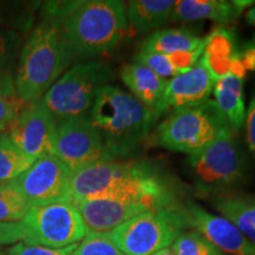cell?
Segmentation results:
<instances>
[{
	"label": "cell",
	"mask_w": 255,
	"mask_h": 255,
	"mask_svg": "<svg viewBox=\"0 0 255 255\" xmlns=\"http://www.w3.org/2000/svg\"><path fill=\"white\" fill-rule=\"evenodd\" d=\"M116 197H151L175 201L171 184L150 162L108 159L72 174V203L81 200Z\"/></svg>",
	"instance_id": "1"
},
{
	"label": "cell",
	"mask_w": 255,
	"mask_h": 255,
	"mask_svg": "<svg viewBox=\"0 0 255 255\" xmlns=\"http://www.w3.org/2000/svg\"><path fill=\"white\" fill-rule=\"evenodd\" d=\"M90 119L100 130L105 148L114 159L135 154L157 121L151 108L114 85L104 87L98 92L91 107Z\"/></svg>",
	"instance_id": "2"
},
{
	"label": "cell",
	"mask_w": 255,
	"mask_h": 255,
	"mask_svg": "<svg viewBox=\"0 0 255 255\" xmlns=\"http://www.w3.org/2000/svg\"><path fill=\"white\" fill-rule=\"evenodd\" d=\"M59 21L43 19L21 47L15 96L25 103L40 100L72 60Z\"/></svg>",
	"instance_id": "3"
},
{
	"label": "cell",
	"mask_w": 255,
	"mask_h": 255,
	"mask_svg": "<svg viewBox=\"0 0 255 255\" xmlns=\"http://www.w3.org/2000/svg\"><path fill=\"white\" fill-rule=\"evenodd\" d=\"M60 26L73 58H92L109 52L129 30L126 5L120 0L77 1Z\"/></svg>",
	"instance_id": "4"
},
{
	"label": "cell",
	"mask_w": 255,
	"mask_h": 255,
	"mask_svg": "<svg viewBox=\"0 0 255 255\" xmlns=\"http://www.w3.org/2000/svg\"><path fill=\"white\" fill-rule=\"evenodd\" d=\"M114 69L103 62L79 63L60 76L41 97L56 122L84 116L101 89L114 81Z\"/></svg>",
	"instance_id": "5"
},
{
	"label": "cell",
	"mask_w": 255,
	"mask_h": 255,
	"mask_svg": "<svg viewBox=\"0 0 255 255\" xmlns=\"http://www.w3.org/2000/svg\"><path fill=\"white\" fill-rule=\"evenodd\" d=\"M191 180L200 194H215L239 186L246 176L247 159L231 127L205 150L187 161Z\"/></svg>",
	"instance_id": "6"
},
{
	"label": "cell",
	"mask_w": 255,
	"mask_h": 255,
	"mask_svg": "<svg viewBox=\"0 0 255 255\" xmlns=\"http://www.w3.org/2000/svg\"><path fill=\"white\" fill-rule=\"evenodd\" d=\"M229 124L214 101L174 111L156 129L162 148L194 156L212 144Z\"/></svg>",
	"instance_id": "7"
},
{
	"label": "cell",
	"mask_w": 255,
	"mask_h": 255,
	"mask_svg": "<svg viewBox=\"0 0 255 255\" xmlns=\"http://www.w3.org/2000/svg\"><path fill=\"white\" fill-rule=\"evenodd\" d=\"M186 227L182 206L176 203L142 213L108 234L124 255H151L170 247Z\"/></svg>",
	"instance_id": "8"
},
{
	"label": "cell",
	"mask_w": 255,
	"mask_h": 255,
	"mask_svg": "<svg viewBox=\"0 0 255 255\" xmlns=\"http://www.w3.org/2000/svg\"><path fill=\"white\" fill-rule=\"evenodd\" d=\"M20 222L24 244L62 250L77 245L87 228L72 202H55L31 207Z\"/></svg>",
	"instance_id": "9"
},
{
	"label": "cell",
	"mask_w": 255,
	"mask_h": 255,
	"mask_svg": "<svg viewBox=\"0 0 255 255\" xmlns=\"http://www.w3.org/2000/svg\"><path fill=\"white\" fill-rule=\"evenodd\" d=\"M55 156L72 174L97 162L114 159L88 115L57 122Z\"/></svg>",
	"instance_id": "10"
},
{
	"label": "cell",
	"mask_w": 255,
	"mask_h": 255,
	"mask_svg": "<svg viewBox=\"0 0 255 255\" xmlns=\"http://www.w3.org/2000/svg\"><path fill=\"white\" fill-rule=\"evenodd\" d=\"M72 173L55 155L36 159L9 184L20 194L28 207L55 202H71Z\"/></svg>",
	"instance_id": "11"
},
{
	"label": "cell",
	"mask_w": 255,
	"mask_h": 255,
	"mask_svg": "<svg viewBox=\"0 0 255 255\" xmlns=\"http://www.w3.org/2000/svg\"><path fill=\"white\" fill-rule=\"evenodd\" d=\"M82 216L88 233L108 234L130 219L176 205L175 201L151 197H116V199H89L73 202Z\"/></svg>",
	"instance_id": "12"
},
{
	"label": "cell",
	"mask_w": 255,
	"mask_h": 255,
	"mask_svg": "<svg viewBox=\"0 0 255 255\" xmlns=\"http://www.w3.org/2000/svg\"><path fill=\"white\" fill-rule=\"evenodd\" d=\"M57 122L43 101L27 103L9 126V138L33 161L55 155Z\"/></svg>",
	"instance_id": "13"
},
{
	"label": "cell",
	"mask_w": 255,
	"mask_h": 255,
	"mask_svg": "<svg viewBox=\"0 0 255 255\" xmlns=\"http://www.w3.org/2000/svg\"><path fill=\"white\" fill-rule=\"evenodd\" d=\"M215 84V77L202 57L189 71L169 79L164 94L155 108L156 117L169 111L197 107L209 101Z\"/></svg>",
	"instance_id": "14"
},
{
	"label": "cell",
	"mask_w": 255,
	"mask_h": 255,
	"mask_svg": "<svg viewBox=\"0 0 255 255\" xmlns=\"http://www.w3.org/2000/svg\"><path fill=\"white\" fill-rule=\"evenodd\" d=\"M182 212L187 227H193L221 252L232 255H255V244L229 220L210 214L193 202L182 206Z\"/></svg>",
	"instance_id": "15"
},
{
	"label": "cell",
	"mask_w": 255,
	"mask_h": 255,
	"mask_svg": "<svg viewBox=\"0 0 255 255\" xmlns=\"http://www.w3.org/2000/svg\"><path fill=\"white\" fill-rule=\"evenodd\" d=\"M252 1H226V0H182L175 2L169 20L174 23H188L196 20H210L218 23H232Z\"/></svg>",
	"instance_id": "16"
},
{
	"label": "cell",
	"mask_w": 255,
	"mask_h": 255,
	"mask_svg": "<svg viewBox=\"0 0 255 255\" xmlns=\"http://www.w3.org/2000/svg\"><path fill=\"white\" fill-rule=\"evenodd\" d=\"M120 77L133 97L152 110L157 107L168 84L167 79L137 62L122 66Z\"/></svg>",
	"instance_id": "17"
},
{
	"label": "cell",
	"mask_w": 255,
	"mask_h": 255,
	"mask_svg": "<svg viewBox=\"0 0 255 255\" xmlns=\"http://www.w3.org/2000/svg\"><path fill=\"white\" fill-rule=\"evenodd\" d=\"M215 104L227 120L229 127L239 132L246 120L244 102V78L234 73H225L215 79Z\"/></svg>",
	"instance_id": "18"
},
{
	"label": "cell",
	"mask_w": 255,
	"mask_h": 255,
	"mask_svg": "<svg viewBox=\"0 0 255 255\" xmlns=\"http://www.w3.org/2000/svg\"><path fill=\"white\" fill-rule=\"evenodd\" d=\"M208 44L207 38L197 37L191 31L183 28H168L156 31L141 44V52H154L174 55L205 51Z\"/></svg>",
	"instance_id": "19"
},
{
	"label": "cell",
	"mask_w": 255,
	"mask_h": 255,
	"mask_svg": "<svg viewBox=\"0 0 255 255\" xmlns=\"http://www.w3.org/2000/svg\"><path fill=\"white\" fill-rule=\"evenodd\" d=\"M173 0H132L127 8L128 28L133 33L155 30L170 19Z\"/></svg>",
	"instance_id": "20"
},
{
	"label": "cell",
	"mask_w": 255,
	"mask_h": 255,
	"mask_svg": "<svg viewBox=\"0 0 255 255\" xmlns=\"http://www.w3.org/2000/svg\"><path fill=\"white\" fill-rule=\"evenodd\" d=\"M20 52V34L12 28H0V97L15 96V75Z\"/></svg>",
	"instance_id": "21"
},
{
	"label": "cell",
	"mask_w": 255,
	"mask_h": 255,
	"mask_svg": "<svg viewBox=\"0 0 255 255\" xmlns=\"http://www.w3.org/2000/svg\"><path fill=\"white\" fill-rule=\"evenodd\" d=\"M203 52L205 51L165 55V53L141 52L139 51L135 57V62L146 66L157 73L158 76H161L162 78L169 81V78L171 79L193 69L201 59Z\"/></svg>",
	"instance_id": "22"
},
{
	"label": "cell",
	"mask_w": 255,
	"mask_h": 255,
	"mask_svg": "<svg viewBox=\"0 0 255 255\" xmlns=\"http://www.w3.org/2000/svg\"><path fill=\"white\" fill-rule=\"evenodd\" d=\"M216 209L233 225L255 244V206L246 197L225 196L214 201Z\"/></svg>",
	"instance_id": "23"
},
{
	"label": "cell",
	"mask_w": 255,
	"mask_h": 255,
	"mask_svg": "<svg viewBox=\"0 0 255 255\" xmlns=\"http://www.w3.org/2000/svg\"><path fill=\"white\" fill-rule=\"evenodd\" d=\"M33 162L11 141L8 135H0V183L14 180Z\"/></svg>",
	"instance_id": "24"
},
{
	"label": "cell",
	"mask_w": 255,
	"mask_h": 255,
	"mask_svg": "<svg viewBox=\"0 0 255 255\" xmlns=\"http://www.w3.org/2000/svg\"><path fill=\"white\" fill-rule=\"evenodd\" d=\"M28 209L30 207L9 182L0 183V222L21 221Z\"/></svg>",
	"instance_id": "25"
},
{
	"label": "cell",
	"mask_w": 255,
	"mask_h": 255,
	"mask_svg": "<svg viewBox=\"0 0 255 255\" xmlns=\"http://www.w3.org/2000/svg\"><path fill=\"white\" fill-rule=\"evenodd\" d=\"M170 248L175 255H223L218 247L197 232L182 233Z\"/></svg>",
	"instance_id": "26"
},
{
	"label": "cell",
	"mask_w": 255,
	"mask_h": 255,
	"mask_svg": "<svg viewBox=\"0 0 255 255\" xmlns=\"http://www.w3.org/2000/svg\"><path fill=\"white\" fill-rule=\"evenodd\" d=\"M71 255H124L111 241L109 234L87 233L85 238L75 245Z\"/></svg>",
	"instance_id": "27"
},
{
	"label": "cell",
	"mask_w": 255,
	"mask_h": 255,
	"mask_svg": "<svg viewBox=\"0 0 255 255\" xmlns=\"http://www.w3.org/2000/svg\"><path fill=\"white\" fill-rule=\"evenodd\" d=\"M32 15L21 9L20 4L13 5L12 2L0 1V26H9L26 28L30 26Z\"/></svg>",
	"instance_id": "28"
},
{
	"label": "cell",
	"mask_w": 255,
	"mask_h": 255,
	"mask_svg": "<svg viewBox=\"0 0 255 255\" xmlns=\"http://www.w3.org/2000/svg\"><path fill=\"white\" fill-rule=\"evenodd\" d=\"M26 107V103L17 96L9 98L0 97V132L9 127L19 113Z\"/></svg>",
	"instance_id": "29"
},
{
	"label": "cell",
	"mask_w": 255,
	"mask_h": 255,
	"mask_svg": "<svg viewBox=\"0 0 255 255\" xmlns=\"http://www.w3.org/2000/svg\"><path fill=\"white\" fill-rule=\"evenodd\" d=\"M73 246L62 248V250H53L41 246H30L24 242H18L13 247L8 250V255H71Z\"/></svg>",
	"instance_id": "30"
},
{
	"label": "cell",
	"mask_w": 255,
	"mask_h": 255,
	"mask_svg": "<svg viewBox=\"0 0 255 255\" xmlns=\"http://www.w3.org/2000/svg\"><path fill=\"white\" fill-rule=\"evenodd\" d=\"M21 237L20 222H0V245L19 242Z\"/></svg>",
	"instance_id": "31"
},
{
	"label": "cell",
	"mask_w": 255,
	"mask_h": 255,
	"mask_svg": "<svg viewBox=\"0 0 255 255\" xmlns=\"http://www.w3.org/2000/svg\"><path fill=\"white\" fill-rule=\"evenodd\" d=\"M246 135L248 146L255 156V95L252 98L246 114Z\"/></svg>",
	"instance_id": "32"
},
{
	"label": "cell",
	"mask_w": 255,
	"mask_h": 255,
	"mask_svg": "<svg viewBox=\"0 0 255 255\" xmlns=\"http://www.w3.org/2000/svg\"><path fill=\"white\" fill-rule=\"evenodd\" d=\"M240 62L244 65V68L246 70H255V49H252L247 52H245L242 59H240Z\"/></svg>",
	"instance_id": "33"
},
{
	"label": "cell",
	"mask_w": 255,
	"mask_h": 255,
	"mask_svg": "<svg viewBox=\"0 0 255 255\" xmlns=\"http://www.w3.org/2000/svg\"><path fill=\"white\" fill-rule=\"evenodd\" d=\"M246 19H247L248 23H250L251 25H253V26H255V6L254 7H252L250 11L247 12Z\"/></svg>",
	"instance_id": "34"
},
{
	"label": "cell",
	"mask_w": 255,
	"mask_h": 255,
	"mask_svg": "<svg viewBox=\"0 0 255 255\" xmlns=\"http://www.w3.org/2000/svg\"><path fill=\"white\" fill-rule=\"evenodd\" d=\"M151 255H175V254L173 253V251H171V248L168 247V248H164V250L156 252V253L151 254Z\"/></svg>",
	"instance_id": "35"
},
{
	"label": "cell",
	"mask_w": 255,
	"mask_h": 255,
	"mask_svg": "<svg viewBox=\"0 0 255 255\" xmlns=\"http://www.w3.org/2000/svg\"><path fill=\"white\" fill-rule=\"evenodd\" d=\"M246 199L250 201V202L252 203V205L255 206V196H252V197H246Z\"/></svg>",
	"instance_id": "36"
},
{
	"label": "cell",
	"mask_w": 255,
	"mask_h": 255,
	"mask_svg": "<svg viewBox=\"0 0 255 255\" xmlns=\"http://www.w3.org/2000/svg\"><path fill=\"white\" fill-rule=\"evenodd\" d=\"M252 46H253V49H255V37L253 38V41H252Z\"/></svg>",
	"instance_id": "37"
}]
</instances>
